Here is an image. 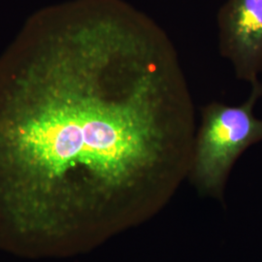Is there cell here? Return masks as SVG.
<instances>
[{"label": "cell", "instance_id": "3", "mask_svg": "<svg viewBox=\"0 0 262 262\" xmlns=\"http://www.w3.org/2000/svg\"><path fill=\"white\" fill-rule=\"evenodd\" d=\"M220 54L237 79L257 83L262 72V0H227L216 16Z\"/></svg>", "mask_w": 262, "mask_h": 262}, {"label": "cell", "instance_id": "2", "mask_svg": "<svg viewBox=\"0 0 262 262\" xmlns=\"http://www.w3.org/2000/svg\"><path fill=\"white\" fill-rule=\"evenodd\" d=\"M260 97L262 83L258 81L252 84L244 103L229 106L214 101L201 108L191 165L203 188L221 187L236 159L253 143L262 140V119L253 113Z\"/></svg>", "mask_w": 262, "mask_h": 262}, {"label": "cell", "instance_id": "1", "mask_svg": "<svg viewBox=\"0 0 262 262\" xmlns=\"http://www.w3.org/2000/svg\"><path fill=\"white\" fill-rule=\"evenodd\" d=\"M177 49L125 0L34 12L0 55V252L67 257L122 196L193 156Z\"/></svg>", "mask_w": 262, "mask_h": 262}]
</instances>
